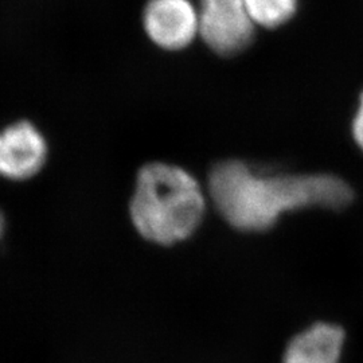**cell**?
<instances>
[{"mask_svg": "<svg viewBox=\"0 0 363 363\" xmlns=\"http://www.w3.org/2000/svg\"><path fill=\"white\" fill-rule=\"evenodd\" d=\"M140 22L145 38L163 52L186 50L199 38V13L193 0H147Z\"/></svg>", "mask_w": 363, "mask_h": 363, "instance_id": "277c9868", "label": "cell"}, {"mask_svg": "<svg viewBox=\"0 0 363 363\" xmlns=\"http://www.w3.org/2000/svg\"><path fill=\"white\" fill-rule=\"evenodd\" d=\"M199 38L214 54L232 58L247 52L256 38L245 0H198Z\"/></svg>", "mask_w": 363, "mask_h": 363, "instance_id": "3957f363", "label": "cell"}, {"mask_svg": "<svg viewBox=\"0 0 363 363\" xmlns=\"http://www.w3.org/2000/svg\"><path fill=\"white\" fill-rule=\"evenodd\" d=\"M245 3L255 25L267 30L286 26L298 10V0H245Z\"/></svg>", "mask_w": 363, "mask_h": 363, "instance_id": "52a82bcc", "label": "cell"}, {"mask_svg": "<svg viewBox=\"0 0 363 363\" xmlns=\"http://www.w3.org/2000/svg\"><path fill=\"white\" fill-rule=\"evenodd\" d=\"M6 226H7V220H6V216L4 213L0 210V241L3 240L4 233H6Z\"/></svg>", "mask_w": 363, "mask_h": 363, "instance_id": "9c48e42d", "label": "cell"}, {"mask_svg": "<svg viewBox=\"0 0 363 363\" xmlns=\"http://www.w3.org/2000/svg\"><path fill=\"white\" fill-rule=\"evenodd\" d=\"M343 343L345 331L339 325L316 323L288 343L283 363H339Z\"/></svg>", "mask_w": 363, "mask_h": 363, "instance_id": "8992f818", "label": "cell"}, {"mask_svg": "<svg viewBox=\"0 0 363 363\" xmlns=\"http://www.w3.org/2000/svg\"><path fill=\"white\" fill-rule=\"evenodd\" d=\"M50 145L46 135L30 120H16L0 128V178L34 179L48 164Z\"/></svg>", "mask_w": 363, "mask_h": 363, "instance_id": "5b68a950", "label": "cell"}, {"mask_svg": "<svg viewBox=\"0 0 363 363\" xmlns=\"http://www.w3.org/2000/svg\"><path fill=\"white\" fill-rule=\"evenodd\" d=\"M351 136L355 145L363 152V91L359 94L358 106L351 121Z\"/></svg>", "mask_w": 363, "mask_h": 363, "instance_id": "ba28073f", "label": "cell"}, {"mask_svg": "<svg viewBox=\"0 0 363 363\" xmlns=\"http://www.w3.org/2000/svg\"><path fill=\"white\" fill-rule=\"evenodd\" d=\"M208 201V191L189 169L169 162H148L135 175L128 217L144 241L172 247L196 233Z\"/></svg>", "mask_w": 363, "mask_h": 363, "instance_id": "7a4b0ae2", "label": "cell"}, {"mask_svg": "<svg viewBox=\"0 0 363 363\" xmlns=\"http://www.w3.org/2000/svg\"><path fill=\"white\" fill-rule=\"evenodd\" d=\"M208 196L232 228L259 233L272 229L291 211L346 208L354 190L335 174H265L244 160L226 159L208 172Z\"/></svg>", "mask_w": 363, "mask_h": 363, "instance_id": "6da1fadb", "label": "cell"}]
</instances>
